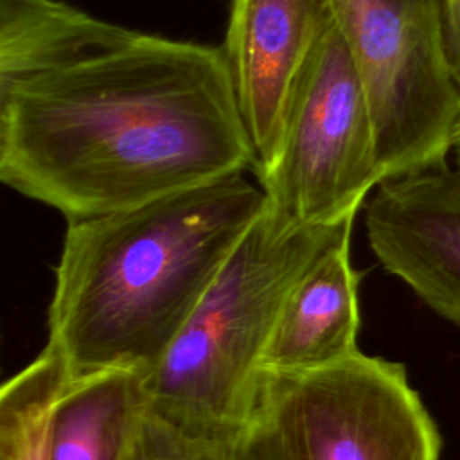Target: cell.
I'll return each instance as SVG.
<instances>
[{"instance_id": "cell-5", "label": "cell", "mask_w": 460, "mask_h": 460, "mask_svg": "<svg viewBox=\"0 0 460 460\" xmlns=\"http://www.w3.org/2000/svg\"><path fill=\"white\" fill-rule=\"evenodd\" d=\"M363 83L383 180L446 164L460 119L446 0H331Z\"/></svg>"}, {"instance_id": "cell-13", "label": "cell", "mask_w": 460, "mask_h": 460, "mask_svg": "<svg viewBox=\"0 0 460 460\" xmlns=\"http://www.w3.org/2000/svg\"><path fill=\"white\" fill-rule=\"evenodd\" d=\"M451 151L455 153V158H456V165L460 167V119L456 120V124H455V129H453V138H451Z\"/></svg>"}, {"instance_id": "cell-10", "label": "cell", "mask_w": 460, "mask_h": 460, "mask_svg": "<svg viewBox=\"0 0 460 460\" xmlns=\"http://www.w3.org/2000/svg\"><path fill=\"white\" fill-rule=\"evenodd\" d=\"M142 368L70 377L49 415L47 460H128L149 411Z\"/></svg>"}, {"instance_id": "cell-8", "label": "cell", "mask_w": 460, "mask_h": 460, "mask_svg": "<svg viewBox=\"0 0 460 460\" xmlns=\"http://www.w3.org/2000/svg\"><path fill=\"white\" fill-rule=\"evenodd\" d=\"M329 18L331 0H230L221 50L255 151L253 174L275 156L295 84Z\"/></svg>"}, {"instance_id": "cell-3", "label": "cell", "mask_w": 460, "mask_h": 460, "mask_svg": "<svg viewBox=\"0 0 460 460\" xmlns=\"http://www.w3.org/2000/svg\"><path fill=\"white\" fill-rule=\"evenodd\" d=\"M352 221L296 225L264 205L149 370V413L190 435L239 437L289 293L329 248L350 235Z\"/></svg>"}, {"instance_id": "cell-2", "label": "cell", "mask_w": 460, "mask_h": 460, "mask_svg": "<svg viewBox=\"0 0 460 460\" xmlns=\"http://www.w3.org/2000/svg\"><path fill=\"white\" fill-rule=\"evenodd\" d=\"M264 205L261 185L234 172L68 221L47 320L68 376L153 370Z\"/></svg>"}, {"instance_id": "cell-4", "label": "cell", "mask_w": 460, "mask_h": 460, "mask_svg": "<svg viewBox=\"0 0 460 460\" xmlns=\"http://www.w3.org/2000/svg\"><path fill=\"white\" fill-rule=\"evenodd\" d=\"M241 442L252 460L440 458V435L404 367L361 350L311 372L261 370Z\"/></svg>"}, {"instance_id": "cell-9", "label": "cell", "mask_w": 460, "mask_h": 460, "mask_svg": "<svg viewBox=\"0 0 460 460\" xmlns=\"http://www.w3.org/2000/svg\"><path fill=\"white\" fill-rule=\"evenodd\" d=\"M358 286L349 235L329 248L289 293L266 347L262 370L311 372L358 354Z\"/></svg>"}, {"instance_id": "cell-1", "label": "cell", "mask_w": 460, "mask_h": 460, "mask_svg": "<svg viewBox=\"0 0 460 460\" xmlns=\"http://www.w3.org/2000/svg\"><path fill=\"white\" fill-rule=\"evenodd\" d=\"M221 45L0 0V180L66 221L253 172Z\"/></svg>"}, {"instance_id": "cell-7", "label": "cell", "mask_w": 460, "mask_h": 460, "mask_svg": "<svg viewBox=\"0 0 460 460\" xmlns=\"http://www.w3.org/2000/svg\"><path fill=\"white\" fill-rule=\"evenodd\" d=\"M365 228L383 268L460 325V167L383 180L367 203Z\"/></svg>"}, {"instance_id": "cell-12", "label": "cell", "mask_w": 460, "mask_h": 460, "mask_svg": "<svg viewBox=\"0 0 460 460\" xmlns=\"http://www.w3.org/2000/svg\"><path fill=\"white\" fill-rule=\"evenodd\" d=\"M446 36L449 65L460 90V0H446Z\"/></svg>"}, {"instance_id": "cell-11", "label": "cell", "mask_w": 460, "mask_h": 460, "mask_svg": "<svg viewBox=\"0 0 460 460\" xmlns=\"http://www.w3.org/2000/svg\"><path fill=\"white\" fill-rule=\"evenodd\" d=\"M128 460H252L235 438L190 435L147 411L142 433Z\"/></svg>"}, {"instance_id": "cell-6", "label": "cell", "mask_w": 460, "mask_h": 460, "mask_svg": "<svg viewBox=\"0 0 460 460\" xmlns=\"http://www.w3.org/2000/svg\"><path fill=\"white\" fill-rule=\"evenodd\" d=\"M255 178L266 207L296 225L354 219L383 181L368 99L332 13L295 84L275 156Z\"/></svg>"}]
</instances>
